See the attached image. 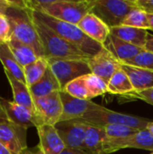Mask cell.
I'll list each match as a JSON object with an SVG mask.
<instances>
[{
    "instance_id": "cell-1",
    "label": "cell",
    "mask_w": 153,
    "mask_h": 154,
    "mask_svg": "<svg viewBox=\"0 0 153 154\" xmlns=\"http://www.w3.org/2000/svg\"><path fill=\"white\" fill-rule=\"evenodd\" d=\"M30 13L32 18L49 26L59 35H60L62 38L74 44L82 52H84L86 55L89 57L97 54L104 48L103 44H100L96 41L92 40L91 38H89L76 24L60 21L42 12L30 10Z\"/></svg>"
},
{
    "instance_id": "cell-2",
    "label": "cell",
    "mask_w": 153,
    "mask_h": 154,
    "mask_svg": "<svg viewBox=\"0 0 153 154\" xmlns=\"http://www.w3.org/2000/svg\"><path fill=\"white\" fill-rule=\"evenodd\" d=\"M38 32L45 59H71L88 60L89 56L68 42L41 22L32 18Z\"/></svg>"
},
{
    "instance_id": "cell-3",
    "label": "cell",
    "mask_w": 153,
    "mask_h": 154,
    "mask_svg": "<svg viewBox=\"0 0 153 154\" xmlns=\"http://www.w3.org/2000/svg\"><path fill=\"white\" fill-rule=\"evenodd\" d=\"M77 120L88 125L102 128L108 125H120L137 130L147 129L149 124L153 121L144 117L115 112L94 102L85 116Z\"/></svg>"
},
{
    "instance_id": "cell-4",
    "label": "cell",
    "mask_w": 153,
    "mask_h": 154,
    "mask_svg": "<svg viewBox=\"0 0 153 154\" xmlns=\"http://www.w3.org/2000/svg\"><path fill=\"white\" fill-rule=\"evenodd\" d=\"M5 15L11 23L12 35L21 42L31 46L39 58L44 57L43 49L30 10L9 8Z\"/></svg>"
},
{
    "instance_id": "cell-5",
    "label": "cell",
    "mask_w": 153,
    "mask_h": 154,
    "mask_svg": "<svg viewBox=\"0 0 153 154\" xmlns=\"http://www.w3.org/2000/svg\"><path fill=\"white\" fill-rule=\"evenodd\" d=\"M137 7L135 0H93L90 13L112 28L123 24L128 14Z\"/></svg>"
},
{
    "instance_id": "cell-6",
    "label": "cell",
    "mask_w": 153,
    "mask_h": 154,
    "mask_svg": "<svg viewBox=\"0 0 153 154\" xmlns=\"http://www.w3.org/2000/svg\"><path fill=\"white\" fill-rule=\"evenodd\" d=\"M93 0H54L42 13L69 23L76 24L90 13Z\"/></svg>"
},
{
    "instance_id": "cell-7",
    "label": "cell",
    "mask_w": 153,
    "mask_h": 154,
    "mask_svg": "<svg viewBox=\"0 0 153 154\" xmlns=\"http://www.w3.org/2000/svg\"><path fill=\"white\" fill-rule=\"evenodd\" d=\"M49 68L58 79L61 90L74 79L91 73L87 60L71 59H46Z\"/></svg>"
},
{
    "instance_id": "cell-8",
    "label": "cell",
    "mask_w": 153,
    "mask_h": 154,
    "mask_svg": "<svg viewBox=\"0 0 153 154\" xmlns=\"http://www.w3.org/2000/svg\"><path fill=\"white\" fill-rule=\"evenodd\" d=\"M60 91L53 92L43 97L33 98L35 114L40 125H50L55 126L60 121L63 114Z\"/></svg>"
},
{
    "instance_id": "cell-9",
    "label": "cell",
    "mask_w": 153,
    "mask_h": 154,
    "mask_svg": "<svg viewBox=\"0 0 153 154\" xmlns=\"http://www.w3.org/2000/svg\"><path fill=\"white\" fill-rule=\"evenodd\" d=\"M0 117L26 130L29 127L40 125L34 112L2 97H0Z\"/></svg>"
},
{
    "instance_id": "cell-10",
    "label": "cell",
    "mask_w": 153,
    "mask_h": 154,
    "mask_svg": "<svg viewBox=\"0 0 153 154\" xmlns=\"http://www.w3.org/2000/svg\"><path fill=\"white\" fill-rule=\"evenodd\" d=\"M55 127L64 142L66 148L86 152L85 139L88 125L78 120H69L60 121Z\"/></svg>"
},
{
    "instance_id": "cell-11",
    "label": "cell",
    "mask_w": 153,
    "mask_h": 154,
    "mask_svg": "<svg viewBox=\"0 0 153 154\" xmlns=\"http://www.w3.org/2000/svg\"><path fill=\"white\" fill-rule=\"evenodd\" d=\"M0 143L12 154H21L24 149L28 148L26 129L18 127L0 117Z\"/></svg>"
},
{
    "instance_id": "cell-12",
    "label": "cell",
    "mask_w": 153,
    "mask_h": 154,
    "mask_svg": "<svg viewBox=\"0 0 153 154\" xmlns=\"http://www.w3.org/2000/svg\"><path fill=\"white\" fill-rule=\"evenodd\" d=\"M87 63L91 73L101 78L106 83L121 69V63L105 47L97 54L90 57Z\"/></svg>"
},
{
    "instance_id": "cell-13",
    "label": "cell",
    "mask_w": 153,
    "mask_h": 154,
    "mask_svg": "<svg viewBox=\"0 0 153 154\" xmlns=\"http://www.w3.org/2000/svg\"><path fill=\"white\" fill-rule=\"evenodd\" d=\"M36 129L40 139L39 145L44 154H60L66 149L65 143L54 125H41Z\"/></svg>"
},
{
    "instance_id": "cell-14",
    "label": "cell",
    "mask_w": 153,
    "mask_h": 154,
    "mask_svg": "<svg viewBox=\"0 0 153 154\" xmlns=\"http://www.w3.org/2000/svg\"><path fill=\"white\" fill-rule=\"evenodd\" d=\"M104 47L120 63H124L133 60L144 50L142 48L126 42L111 33L104 43Z\"/></svg>"
},
{
    "instance_id": "cell-15",
    "label": "cell",
    "mask_w": 153,
    "mask_h": 154,
    "mask_svg": "<svg viewBox=\"0 0 153 154\" xmlns=\"http://www.w3.org/2000/svg\"><path fill=\"white\" fill-rule=\"evenodd\" d=\"M78 26L89 38L103 45L110 35V28L92 13L86 14L78 23Z\"/></svg>"
},
{
    "instance_id": "cell-16",
    "label": "cell",
    "mask_w": 153,
    "mask_h": 154,
    "mask_svg": "<svg viewBox=\"0 0 153 154\" xmlns=\"http://www.w3.org/2000/svg\"><path fill=\"white\" fill-rule=\"evenodd\" d=\"M60 97L63 106V114L60 121L82 118L93 104L91 100H83L73 97L63 90L60 91Z\"/></svg>"
},
{
    "instance_id": "cell-17",
    "label": "cell",
    "mask_w": 153,
    "mask_h": 154,
    "mask_svg": "<svg viewBox=\"0 0 153 154\" xmlns=\"http://www.w3.org/2000/svg\"><path fill=\"white\" fill-rule=\"evenodd\" d=\"M121 69L127 74L134 91L153 88V70L121 63Z\"/></svg>"
},
{
    "instance_id": "cell-18",
    "label": "cell",
    "mask_w": 153,
    "mask_h": 154,
    "mask_svg": "<svg viewBox=\"0 0 153 154\" xmlns=\"http://www.w3.org/2000/svg\"><path fill=\"white\" fill-rule=\"evenodd\" d=\"M110 33L126 42H129L142 49H144L149 35L147 30L124 24L110 28Z\"/></svg>"
},
{
    "instance_id": "cell-19",
    "label": "cell",
    "mask_w": 153,
    "mask_h": 154,
    "mask_svg": "<svg viewBox=\"0 0 153 154\" xmlns=\"http://www.w3.org/2000/svg\"><path fill=\"white\" fill-rule=\"evenodd\" d=\"M4 71H5V75L10 84L12 91H13L14 102L20 106H23L35 113L33 98H32V96L27 85L17 80L14 77H13L6 70H4Z\"/></svg>"
},
{
    "instance_id": "cell-20",
    "label": "cell",
    "mask_w": 153,
    "mask_h": 154,
    "mask_svg": "<svg viewBox=\"0 0 153 154\" xmlns=\"http://www.w3.org/2000/svg\"><path fill=\"white\" fill-rule=\"evenodd\" d=\"M106 134L104 128L88 125L85 139V149L87 153L106 154Z\"/></svg>"
},
{
    "instance_id": "cell-21",
    "label": "cell",
    "mask_w": 153,
    "mask_h": 154,
    "mask_svg": "<svg viewBox=\"0 0 153 154\" xmlns=\"http://www.w3.org/2000/svg\"><path fill=\"white\" fill-rule=\"evenodd\" d=\"M29 89L32 96V98L43 97L53 92L61 90L58 79H56L50 68L47 69L41 79L31 88H29Z\"/></svg>"
},
{
    "instance_id": "cell-22",
    "label": "cell",
    "mask_w": 153,
    "mask_h": 154,
    "mask_svg": "<svg viewBox=\"0 0 153 154\" xmlns=\"http://www.w3.org/2000/svg\"><path fill=\"white\" fill-rule=\"evenodd\" d=\"M0 61L4 67V70L9 72L17 80L26 84L23 68L14 58L7 43H0Z\"/></svg>"
},
{
    "instance_id": "cell-23",
    "label": "cell",
    "mask_w": 153,
    "mask_h": 154,
    "mask_svg": "<svg viewBox=\"0 0 153 154\" xmlns=\"http://www.w3.org/2000/svg\"><path fill=\"white\" fill-rule=\"evenodd\" d=\"M7 44L14 58L23 68L34 62L36 60L39 59L38 55L31 46L21 42L20 41L16 40L13 35Z\"/></svg>"
},
{
    "instance_id": "cell-24",
    "label": "cell",
    "mask_w": 153,
    "mask_h": 154,
    "mask_svg": "<svg viewBox=\"0 0 153 154\" xmlns=\"http://www.w3.org/2000/svg\"><path fill=\"white\" fill-rule=\"evenodd\" d=\"M134 91L127 74L120 69L110 79L107 83V93L123 97Z\"/></svg>"
},
{
    "instance_id": "cell-25",
    "label": "cell",
    "mask_w": 153,
    "mask_h": 154,
    "mask_svg": "<svg viewBox=\"0 0 153 154\" xmlns=\"http://www.w3.org/2000/svg\"><path fill=\"white\" fill-rule=\"evenodd\" d=\"M48 69L49 63L44 57L39 58L34 62L23 67L24 78L27 87L31 88L39 80H41Z\"/></svg>"
},
{
    "instance_id": "cell-26",
    "label": "cell",
    "mask_w": 153,
    "mask_h": 154,
    "mask_svg": "<svg viewBox=\"0 0 153 154\" xmlns=\"http://www.w3.org/2000/svg\"><path fill=\"white\" fill-rule=\"evenodd\" d=\"M123 24L135 28L144 29L147 31L151 30L149 23V14L139 7L134 8L128 14V15L123 22Z\"/></svg>"
},
{
    "instance_id": "cell-27",
    "label": "cell",
    "mask_w": 153,
    "mask_h": 154,
    "mask_svg": "<svg viewBox=\"0 0 153 154\" xmlns=\"http://www.w3.org/2000/svg\"><path fill=\"white\" fill-rule=\"evenodd\" d=\"M85 77V76H84ZM84 77L78 78L72 80L64 88L63 91L68 93L73 97L83 99V100H91V95L88 91V88L86 85Z\"/></svg>"
},
{
    "instance_id": "cell-28",
    "label": "cell",
    "mask_w": 153,
    "mask_h": 154,
    "mask_svg": "<svg viewBox=\"0 0 153 154\" xmlns=\"http://www.w3.org/2000/svg\"><path fill=\"white\" fill-rule=\"evenodd\" d=\"M104 129L106 134V138L109 141H120L127 139L133 135L137 131H139L137 129L120 125H108L105 126Z\"/></svg>"
},
{
    "instance_id": "cell-29",
    "label": "cell",
    "mask_w": 153,
    "mask_h": 154,
    "mask_svg": "<svg viewBox=\"0 0 153 154\" xmlns=\"http://www.w3.org/2000/svg\"><path fill=\"white\" fill-rule=\"evenodd\" d=\"M84 79L92 98L107 93V83L101 78L96 76L93 73H90L86 75Z\"/></svg>"
},
{
    "instance_id": "cell-30",
    "label": "cell",
    "mask_w": 153,
    "mask_h": 154,
    "mask_svg": "<svg viewBox=\"0 0 153 154\" xmlns=\"http://www.w3.org/2000/svg\"><path fill=\"white\" fill-rule=\"evenodd\" d=\"M124 63L153 70V53L143 50L135 58Z\"/></svg>"
},
{
    "instance_id": "cell-31",
    "label": "cell",
    "mask_w": 153,
    "mask_h": 154,
    "mask_svg": "<svg viewBox=\"0 0 153 154\" xmlns=\"http://www.w3.org/2000/svg\"><path fill=\"white\" fill-rule=\"evenodd\" d=\"M12 37V27L8 17L0 14V43H7Z\"/></svg>"
},
{
    "instance_id": "cell-32",
    "label": "cell",
    "mask_w": 153,
    "mask_h": 154,
    "mask_svg": "<svg viewBox=\"0 0 153 154\" xmlns=\"http://www.w3.org/2000/svg\"><path fill=\"white\" fill-rule=\"evenodd\" d=\"M125 99H139L153 106V88H149L142 91H133L122 97Z\"/></svg>"
},
{
    "instance_id": "cell-33",
    "label": "cell",
    "mask_w": 153,
    "mask_h": 154,
    "mask_svg": "<svg viewBox=\"0 0 153 154\" xmlns=\"http://www.w3.org/2000/svg\"><path fill=\"white\" fill-rule=\"evenodd\" d=\"M135 2L139 8L150 14H153V0H135Z\"/></svg>"
},
{
    "instance_id": "cell-34",
    "label": "cell",
    "mask_w": 153,
    "mask_h": 154,
    "mask_svg": "<svg viewBox=\"0 0 153 154\" xmlns=\"http://www.w3.org/2000/svg\"><path fill=\"white\" fill-rule=\"evenodd\" d=\"M21 154H44L42 149L41 148V146L38 144L37 146L33 147V148H26L24 149Z\"/></svg>"
},
{
    "instance_id": "cell-35",
    "label": "cell",
    "mask_w": 153,
    "mask_h": 154,
    "mask_svg": "<svg viewBox=\"0 0 153 154\" xmlns=\"http://www.w3.org/2000/svg\"><path fill=\"white\" fill-rule=\"evenodd\" d=\"M144 50L149 51V52L153 53V35L150 34V33L148 35L147 42H146V44L144 46Z\"/></svg>"
},
{
    "instance_id": "cell-36",
    "label": "cell",
    "mask_w": 153,
    "mask_h": 154,
    "mask_svg": "<svg viewBox=\"0 0 153 154\" xmlns=\"http://www.w3.org/2000/svg\"><path fill=\"white\" fill-rule=\"evenodd\" d=\"M9 8L8 0H0V14H6Z\"/></svg>"
},
{
    "instance_id": "cell-37",
    "label": "cell",
    "mask_w": 153,
    "mask_h": 154,
    "mask_svg": "<svg viewBox=\"0 0 153 154\" xmlns=\"http://www.w3.org/2000/svg\"><path fill=\"white\" fill-rule=\"evenodd\" d=\"M60 154H88L87 152H84V151H80V150H72V149H68L66 148Z\"/></svg>"
},
{
    "instance_id": "cell-38",
    "label": "cell",
    "mask_w": 153,
    "mask_h": 154,
    "mask_svg": "<svg viewBox=\"0 0 153 154\" xmlns=\"http://www.w3.org/2000/svg\"><path fill=\"white\" fill-rule=\"evenodd\" d=\"M0 154H12L3 144L0 143Z\"/></svg>"
},
{
    "instance_id": "cell-39",
    "label": "cell",
    "mask_w": 153,
    "mask_h": 154,
    "mask_svg": "<svg viewBox=\"0 0 153 154\" xmlns=\"http://www.w3.org/2000/svg\"><path fill=\"white\" fill-rule=\"evenodd\" d=\"M149 23H150V28L153 31V14H149Z\"/></svg>"
},
{
    "instance_id": "cell-40",
    "label": "cell",
    "mask_w": 153,
    "mask_h": 154,
    "mask_svg": "<svg viewBox=\"0 0 153 154\" xmlns=\"http://www.w3.org/2000/svg\"><path fill=\"white\" fill-rule=\"evenodd\" d=\"M147 130L152 134V136H153V121L151 122V123H150L149 124V125H148V127H147Z\"/></svg>"
},
{
    "instance_id": "cell-41",
    "label": "cell",
    "mask_w": 153,
    "mask_h": 154,
    "mask_svg": "<svg viewBox=\"0 0 153 154\" xmlns=\"http://www.w3.org/2000/svg\"><path fill=\"white\" fill-rule=\"evenodd\" d=\"M150 154H153V152H151V153H150Z\"/></svg>"
}]
</instances>
